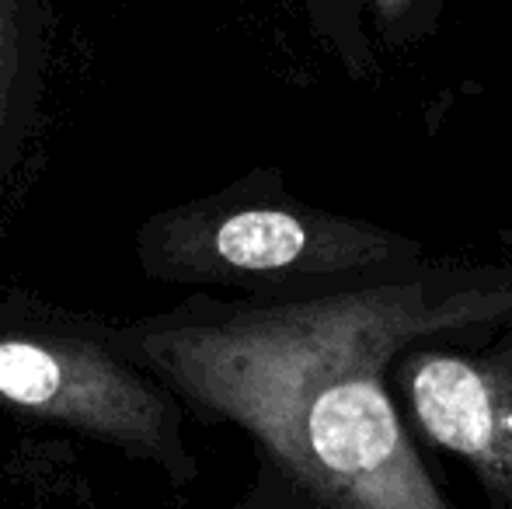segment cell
I'll use <instances>...</instances> for the list:
<instances>
[{
	"label": "cell",
	"mask_w": 512,
	"mask_h": 509,
	"mask_svg": "<svg viewBox=\"0 0 512 509\" xmlns=\"http://www.w3.org/2000/svg\"><path fill=\"white\" fill-rule=\"evenodd\" d=\"M143 262L161 279H310L415 255L370 224L304 206H192L143 231Z\"/></svg>",
	"instance_id": "7a4b0ae2"
},
{
	"label": "cell",
	"mask_w": 512,
	"mask_h": 509,
	"mask_svg": "<svg viewBox=\"0 0 512 509\" xmlns=\"http://www.w3.org/2000/svg\"><path fill=\"white\" fill-rule=\"evenodd\" d=\"M0 401L147 457L175 485L196 478L175 398L88 339L4 335Z\"/></svg>",
	"instance_id": "3957f363"
},
{
	"label": "cell",
	"mask_w": 512,
	"mask_h": 509,
	"mask_svg": "<svg viewBox=\"0 0 512 509\" xmlns=\"http://www.w3.org/2000/svg\"><path fill=\"white\" fill-rule=\"evenodd\" d=\"M509 286L387 283L213 325L147 332L140 356L192 405L258 443L276 492L241 509H453L387 391L425 335L492 325Z\"/></svg>",
	"instance_id": "6da1fadb"
},
{
	"label": "cell",
	"mask_w": 512,
	"mask_h": 509,
	"mask_svg": "<svg viewBox=\"0 0 512 509\" xmlns=\"http://www.w3.org/2000/svg\"><path fill=\"white\" fill-rule=\"evenodd\" d=\"M401 394L415 426L474 471L488 506L512 509V339L481 356H408Z\"/></svg>",
	"instance_id": "277c9868"
},
{
	"label": "cell",
	"mask_w": 512,
	"mask_h": 509,
	"mask_svg": "<svg viewBox=\"0 0 512 509\" xmlns=\"http://www.w3.org/2000/svg\"><path fill=\"white\" fill-rule=\"evenodd\" d=\"M21 0H0V168L11 150L14 129H18L21 105Z\"/></svg>",
	"instance_id": "5b68a950"
},
{
	"label": "cell",
	"mask_w": 512,
	"mask_h": 509,
	"mask_svg": "<svg viewBox=\"0 0 512 509\" xmlns=\"http://www.w3.org/2000/svg\"><path fill=\"white\" fill-rule=\"evenodd\" d=\"M373 7H377V14L384 21H398V18H405L411 0H373Z\"/></svg>",
	"instance_id": "8992f818"
}]
</instances>
